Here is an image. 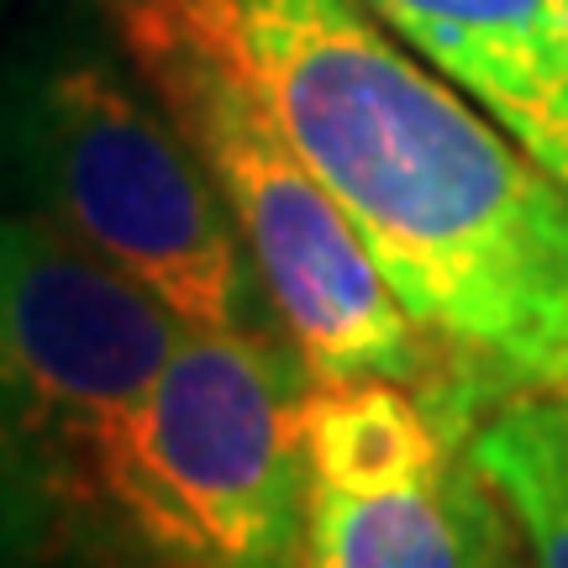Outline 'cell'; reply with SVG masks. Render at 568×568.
Segmentation results:
<instances>
[{"label": "cell", "instance_id": "obj_1", "mask_svg": "<svg viewBox=\"0 0 568 568\" xmlns=\"http://www.w3.org/2000/svg\"><path fill=\"white\" fill-rule=\"evenodd\" d=\"M485 422L568 395V184L364 0H195Z\"/></svg>", "mask_w": 568, "mask_h": 568}, {"label": "cell", "instance_id": "obj_2", "mask_svg": "<svg viewBox=\"0 0 568 568\" xmlns=\"http://www.w3.org/2000/svg\"><path fill=\"white\" fill-rule=\"evenodd\" d=\"M0 205L122 268L184 326L284 332L222 190L95 38H38L0 69Z\"/></svg>", "mask_w": 568, "mask_h": 568}, {"label": "cell", "instance_id": "obj_3", "mask_svg": "<svg viewBox=\"0 0 568 568\" xmlns=\"http://www.w3.org/2000/svg\"><path fill=\"white\" fill-rule=\"evenodd\" d=\"M305 389L284 332L190 326L101 432L74 568H301Z\"/></svg>", "mask_w": 568, "mask_h": 568}, {"label": "cell", "instance_id": "obj_4", "mask_svg": "<svg viewBox=\"0 0 568 568\" xmlns=\"http://www.w3.org/2000/svg\"><path fill=\"white\" fill-rule=\"evenodd\" d=\"M122 53L222 190L284 337L311 379L437 389V358L374 268L343 205L284 138L258 84L195 0H95Z\"/></svg>", "mask_w": 568, "mask_h": 568}, {"label": "cell", "instance_id": "obj_5", "mask_svg": "<svg viewBox=\"0 0 568 568\" xmlns=\"http://www.w3.org/2000/svg\"><path fill=\"white\" fill-rule=\"evenodd\" d=\"M184 332L122 268L0 205V568H74L101 432Z\"/></svg>", "mask_w": 568, "mask_h": 568}, {"label": "cell", "instance_id": "obj_6", "mask_svg": "<svg viewBox=\"0 0 568 568\" xmlns=\"http://www.w3.org/2000/svg\"><path fill=\"white\" fill-rule=\"evenodd\" d=\"M468 437L389 474L305 468L301 568H521V531Z\"/></svg>", "mask_w": 568, "mask_h": 568}, {"label": "cell", "instance_id": "obj_7", "mask_svg": "<svg viewBox=\"0 0 568 568\" xmlns=\"http://www.w3.org/2000/svg\"><path fill=\"white\" fill-rule=\"evenodd\" d=\"M395 38L485 105L552 174V6L558 0H364Z\"/></svg>", "mask_w": 568, "mask_h": 568}, {"label": "cell", "instance_id": "obj_8", "mask_svg": "<svg viewBox=\"0 0 568 568\" xmlns=\"http://www.w3.org/2000/svg\"><path fill=\"white\" fill-rule=\"evenodd\" d=\"M468 453L500 489L521 531L527 568H568V464L531 400L485 416L468 437Z\"/></svg>", "mask_w": 568, "mask_h": 568}, {"label": "cell", "instance_id": "obj_9", "mask_svg": "<svg viewBox=\"0 0 568 568\" xmlns=\"http://www.w3.org/2000/svg\"><path fill=\"white\" fill-rule=\"evenodd\" d=\"M552 174L568 184V0L552 6Z\"/></svg>", "mask_w": 568, "mask_h": 568}, {"label": "cell", "instance_id": "obj_10", "mask_svg": "<svg viewBox=\"0 0 568 568\" xmlns=\"http://www.w3.org/2000/svg\"><path fill=\"white\" fill-rule=\"evenodd\" d=\"M531 410L542 416L548 437L558 443V453H564V464H568V395H542V400H531Z\"/></svg>", "mask_w": 568, "mask_h": 568}, {"label": "cell", "instance_id": "obj_11", "mask_svg": "<svg viewBox=\"0 0 568 568\" xmlns=\"http://www.w3.org/2000/svg\"><path fill=\"white\" fill-rule=\"evenodd\" d=\"M0 6H6V0H0Z\"/></svg>", "mask_w": 568, "mask_h": 568}]
</instances>
